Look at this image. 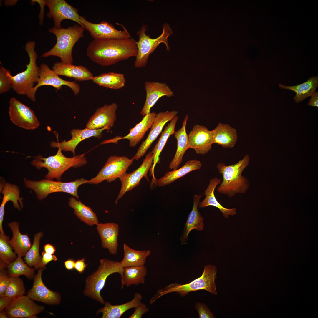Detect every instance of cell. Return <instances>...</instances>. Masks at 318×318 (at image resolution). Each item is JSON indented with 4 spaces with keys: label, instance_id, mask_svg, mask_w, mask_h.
Returning a JSON list of instances; mask_svg holds the SVG:
<instances>
[{
    "label": "cell",
    "instance_id": "cell-23",
    "mask_svg": "<svg viewBox=\"0 0 318 318\" xmlns=\"http://www.w3.org/2000/svg\"><path fill=\"white\" fill-rule=\"evenodd\" d=\"M97 229L100 235L103 247L107 249L112 254H116L118 249V225L113 223H98Z\"/></svg>",
    "mask_w": 318,
    "mask_h": 318
},
{
    "label": "cell",
    "instance_id": "cell-46",
    "mask_svg": "<svg viewBox=\"0 0 318 318\" xmlns=\"http://www.w3.org/2000/svg\"><path fill=\"white\" fill-rule=\"evenodd\" d=\"M5 269L0 271V297L4 296L8 286L10 276Z\"/></svg>",
    "mask_w": 318,
    "mask_h": 318
},
{
    "label": "cell",
    "instance_id": "cell-47",
    "mask_svg": "<svg viewBox=\"0 0 318 318\" xmlns=\"http://www.w3.org/2000/svg\"><path fill=\"white\" fill-rule=\"evenodd\" d=\"M135 308L134 312L128 318H141L144 314L149 310L146 304L141 302Z\"/></svg>",
    "mask_w": 318,
    "mask_h": 318
},
{
    "label": "cell",
    "instance_id": "cell-21",
    "mask_svg": "<svg viewBox=\"0 0 318 318\" xmlns=\"http://www.w3.org/2000/svg\"><path fill=\"white\" fill-rule=\"evenodd\" d=\"M108 129L107 128L97 130L86 128L83 129H73L70 131L72 138L69 140L60 143L52 141L50 142V145L52 148H59L62 151H71L75 155L76 147L80 142L92 137L100 139L102 136V131Z\"/></svg>",
    "mask_w": 318,
    "mask_h": 318
},
{
    "label": "cell",
    "instance_id": "cell-33",
    "mask_svg": "<svg viewBox=\"0 0 318 318\" xmlns=\"http://www.w3.org/2000/svg\"><path fill=\"white\" fill-rule=\"evenodd\" d=\"M202 166L199 160H189L179 169L166 173L163 176L156 181V184L159 187L169 185L190 172L200 169Z\"/></svg>",
    "mask_w": 318,
    "mask_h": 318
},
{
    "label": "cell",
    "instance_id": "cell-26",
    "mask_svg": "<svg viewBox=\"0 0 318 318\" xmlns=\"http://www.w3.org/2000/svg\"><path fill=\"white\" fill-rule=\"evenodd\" d=\"M211 132L213 144L224 148H232L235 146L238 139L237 132L230 125L219 123Z\"/></svg>",
    "mask_w": 318,
    "mask_h": 318
},
{
    "label": "cell",
    "instance_id": "cell-29",
    "mask_svg": "<svg viewBox=\"0 0 318 318\" xmlns=\"http://www.w3.org/2000/svg\"><path fill=\"white\" fill-rule=\"evenodd\" d=\"M156 113L150 112L146 115L139 123L130 130V133L123 137H119L115 139L117 141L122 139L129 140V145L131 147H135L142 139L148 129L151 128L154 121Z\"/></svg>",
    "mask_w": 318,
    "mask_h": 318
},
{
    "label": "cell",
    "instance_id": "cell-6",
    "mask_svg": "<svg viewBox=\"0 0 318 318\" xmlns=\"http://www.w3.org/2000/svg\"><path fill=\"white\" fill-rule=\"evenodd\" d=\"M35 42H28L25 47L29 59V63L26 65V69L14 76L6 69V75L12 84V88L19 95H26L27 92L33 88L34 84L37 82L39 77V67L36 64L37 54L35 50Z\"/></svg>",
    "mask_w": 318,
    "mask_h": 318
},
{
    "label": "cell",
    "instance_id": "cell-27",
    "mask_svg": "<svg viewBox=\"0 0 318 318\" xmlns=\"http://www.w3.org/2000/svg\"><path fill=\"white\" fill-rule=\"evenodd\" d=\"M202 196V195L195 194L193 196V207L188 216L183 232L180 237L182 244L187 243L188 234L192 230L194 229L201 231L203 228V219L198 210V206Z\"/></svg>",
    "mask_w": 318,
    "mask_h": 318
},
{
    "label": "cell",
    "instance_id": "cell-4",
    "mask_svg": "<svg viewBox=\"0 0 318 318\" xmlns=\"http://www.w3.org/2000/svg\"><path fill=\"white\" fill-rule=\"evenodd\" d=\"M84 30L83 27L78 24L67 28H50L48 31L55 35L56 42L51 49L44 53L42 57L57 56L60 58L62 62L72 64L73 47L79 39L84 37Z\"/></svg>",
    "mask_w": 318,
    "mask_h": 318
},
{
    "label": "cell",
    "instance_id": "cell-28",
    "mask_svg": "<svg viewBox=\"0 0 318 318\" xmlns=\"http://www.w3.org/2000/svg\"><path fill=\"white\" fill-rule=\"evenodd\" d=\"M188 118V115L185 117L182 127L175 131L174 136L177 141V148L175 155L170 162L169 168L171 170H175L178 168L182 162L183 157L186 151L190 148L188 138L186 130L187 122Z\"/></svg>",
    "mask_w": 318,
    "mask_h": 318
},
{
    "label": "cell",
    "instance_id": "cell-22",
    "mask_svg": "<svg viewBox=\"0 0 318 318\" xmlns=\"http://www.w3.org/2000/svg\"><path fill=\"white\" fill-rule=\"evenodd\" d=\"M190 148L198 154L204 155L208 153L213 144L211 131L206 127L194 125L188 135Z\"/></svg>",
    "mask_w": 318,
    "mask_h": 318
},
{
    "label": "cell",
    "instance_id": "cell-19",
    "mask_svg": "<svg viewBox=\"0 0 318 318\" xmlns=\"http://www.w3.org/2000/svg\"><path fill=\"white\" fill-rule=\"evenodd\" d=\"M117 108V104L113 103L97 108L89 118L86 128L93 130L107 128L110 130L116 120Z\"/></svg>",
    "mask_w": 318,
    "mask_h": 318
},
{
    "label": "cell",
    "instance_id": "cell-13",
    "mask_svg": "<svg viewBox=\"0 0 318 318\" xmlns=\"http://www.w3.org/2000/svg\"><path fill=\"white\" fill-rule=\"evenodd\" d=\"M46 5L49 9L47 14L49 18L53 19L54 27L61 28V23L65 19H69L77 23L83 27L81 21L80 16L78 9L64 0H47Z\"/></svg>",
    "mask_w": 318,
    "mask_h": 318
},
{
    "label": "cell",
    "instance_id": "cell-54",
    "mask_svg": "<svg viewBox=\"0 0 318 318\" xmlns=\"http://www.w3.org/2000/svg\"><path fill=\"white\" fill-rule=\"evenodd\" d=\"M75 262L72 259L68 260L64 262L66 268L68 270H72L74 267Z\"/></svg>",
    "mask_w": 318,
    "mask_h": 318
},
{
    "label": "cell",
    "instance_id": "cell-43",
    "mask_svg": "<svg viewBox=\"0 0 318 318\" xmlns=\"http://www.w3.org/2000/svg\"><path fill=\"white\" fill-rule=\"evenodd\" d=\"M25 293V289L23 280L19 276H10L4 296L14 298Z\"/></svg>",
    "mask_w": 318,
    "mask_h": 318
},
{
    "label": "cell",
    "instance_id": "cell-48",
    "mask_svg": "<svg viewBox=\"0 0 318 318\" xmlns=\"http://www.w3.org/2000/svg\"><path fill=\"white\" fill-rule=\"evenodd\" d=\"M42 259L41 262V268L45 267V266L50 261H56L57 258L54 255L47 253L44 251H42Z\"/></svg>",
    "mask_w": 318,
    "mask_h": 318
},
{
    "label": "cell",
    "instance_id": "cell-20",
    "mask_svg": "<svg viewBox=\"0 0 318 318\" xmlns=\"http://www.w3.org/2000/svg\"><path fill=\"white\" fill-rule=\"evenodd\" d=\"M146 97L140 114L144 117L150 112V110L158 100L162 97H170L174 95L173 92L165 83L147 81L145 82Z\"/></svg>",
    "mask_w": 318,
    "mask_h": 318
},
{
    "label": "cell",
    "instance_id": "cell-49",
    "mask_svg": "<svg viewBox=\"0 0 318 318\" xmlns=\"http://www.w3.org/2000/svg\"><path fill=\"white\" fill-rule=\"evenodd\" d=\"M35 2H37L40 5V11L39 16V24L42 25L43 23V21L44 18V7L46 5V0H32L31 4H34Z\"/></svg>",
    "mask_w": 318,
    "mask_h": 318
},
{
    "label": "cell",
    "instance_id": "cell-45",
    "mask_svg": "<svg viewBox=\"0 0 318 318\" xmlns=\"http://www.w3.org/2000/svg\"><path fill=\"white\" fill-rule=\"evenodd\" d=\"M195 308L198 312L200 318H216L208 307L203 303L197 302Z\"/></svg>",
    "mask_w": 318,
    "mask_h": 318
},
{
    "label": "cell",
    "instance_id": "cell-52",
    "mask_svg": "<svg viewBox=\"0 0 318 318\" xmlns=\"http://www.w3.org/2000/svg\"><path fill=\"white\" fill-rule=\"evenodd\" d=\"M311 98L309 100L308 105L309 106L318 107V93L315 91L311 96Z\"/></svg>",
    "mask_w": 318,
    "mask_h": 318
},
{
    "label": "cell",
    "instance_id": "cell-9",
    "mask_svg": "<svg viewBox=\"0 0 318 318\" xmlns=\"http://www.w3.org/2000/svg\"><path fill=\"white\" fill-rule=\"evenodd\" d=\"M88 182L87 180L83 178L69 182L55 181L46 178L35 181L24 178L23 180L25 186L33 190L39 201L46 198L49 194L57 192L69 193L78 199L77 191L79 187L87 183Z\"/></svg>",
    "mask_w": 318,
    "mask_h": 318
},
{
    "label": "cell",
    "instance_id": "cell-53",
    "mask_svg": "<svg viewBox=\"0 0 318 318\" xmlns=\"http://www.w3.org/2000/svg\"><path fill=\"white\" fill-rule=\"evenodd\" d=\"M43 249L44 251L51 254H53L56 251L54 246L49 244H46L44 246Z\"/></svg>",
    "mask_w": 318,
    "mask_h": 318
},
{
    "label": "cell",
    "instance_id": "cell-25",
    "mask_svg": "<svg viewBox=\"0 0 318 318\" xmlns=\"http://www.w3.org/2000/svg\"><path fill=\"white\" fill-rule=\"evenodd\" d=\"M52 70L58 75L73 78L77 81L92 80L94 77L91 72L82 65L57 62L54 64Z\"/></svg>",
    "mask_w": 318,
    "mask_h": 318
},
{
    "label": "cell",
    "instance_id": "cell-5",
    "mask_svg": "<svg viewBox=\"0 0 318 318\" xmlns=\"http://www.w3.org/2000/svg\"><path fill=\"white\" fill-rule=\"evenodd\" d=\"M58 148L55 155L44 158L38 155L31 163L37 169L44 168L47 170L46 178L50 180L56 178L60 181L62 175L66 171L71 167L77 168L85 165L87 160L84 154L67 157L62 153L61 149Z\"/></svg>",
    "mask_w": 318,
    "mask_h": 318
},
{
    "label": "cell",
    "instance_id": "cell-1",
    "mask_svg": "<svg viewBox=\"0 0 318 318\" xmlns=\"http://www.w3.org/2000/svg\"><path fill=\"white\" fill-rule=\"evenodd\" d=\"M138 53L136 41L131 37L94 39L86 49L87 55L90 60L103 66L136 57Z\"/></svg>",
    "mask_w": 318,
    "mask_h": 318
},
{
    "label": "cell",
    "instance_id": "cell-36",
    "mask_svg": "<svg viewBox=\"0 0 318 318\" xmlns=\"http://www.w3.org/2000/svg\"><path fill=\"white\" fill-rule=\"evenodd\" d=\"M147 273V269L144 265L124 268L120 275L121 288L122 289L124 285L127 287L132 285L144 284Z\"/></svg>",
    "mask_w": 318,
    "mask_h": 318
},
{
    "label": "cell",
    "instance_id": "cell-37",
    "mask_svg": "<svg viewBox=\"0 0 318 318\" xmlns=\"http://www.w3.org/2000/svg\"><path fill=\"white\" fill-rule=\"evenodd\" d=\"M123 258L120 262L124 268L144 265L147 257L150 252L148 250H136L130 248L125 244H123Z\"/></svg>",
    "mask_w": 318,
    "mask_h": 318
},
{
    "label": "cell",
    "instance_id": "cell-32",
    "mask_svg": "<svg viewBox=\"0 0 318 318\" xmlns=\"http://www.w3.org/2000/svg\"><path fill=\"white\" fill-rule=\"evenodd\" d=\"M1 192L3 195L1 204L0 207V229H3L2 222L4 214V207L9 201L13 203L14 207L21 210L23 207V198L19 196L20 191L18 187L9 183L4 185Z\"/></svg>",
    "mask_w": 318,
    "mask_h": 318
},
{
    "label": "cell",
    "instance_id": "cell-30",
    "mask_svg": "<svg viewBox=\"0 0 318 318\" xmlns=\"http://www.w3.org/2000/svg\"><path fill=\"white\" fill-rule=\"evenodd\" d=\"M8 226L13 234L11 239L8 241L9 244L18 256L21 257L25 256L32 246L30 238L27 234H22L20 232L18 222H10Z\"/></svg>",
    "mask_w": 318,
    "mask_h": 318
},
{
    "label": "cell",
    "instance_id": "cell-7",
    "mask_svg": "<svg viewBox=\"0 0 318 318\" xmlns=\"http://www.w3.org/2000/svg\"><path fill=\"white\" fill-rule=\"evenodd\" d=\"M123 269L120 262L105 258L101 259L98 269L86 280L84 294L105 304V302L100 292L105 286L107 278L114 273H118L121 275Z\"/></svg>",
    "mask_w": 318,
    "mask_h": 318
},
{
    "label": "cell",
    "instance_id": "cell-2",
    "mask_svg": "<svg viewBox=\"0 0 318 318\" xmlns=\"http://www.w3.org/2000/svg\"><path fill=\"white\" fill-rule=\"evenodd\" d=\"M250 157L245 155L237 163L228 165L219 163L216 165L219 173L223 176L222 181L217 188L219 193L232 198L237 194L245 193L249 187L248 179L242 175L244 170L249 165Z\"/></svg>",
    "mask_w": 318,
    "mask_h": 318
},
{
    "label": "cell",
    "instance_id": "cell-14",
    "mask_svg": "<svg viewBox=\"0 0 318 318\" xmlns=\"http://www.w3.org/2000/svg\"><path fill=\"white\" fill-rule=\"evenodd\" d=\"M44 307L37 304L26 295L15 298L5 309L8 318H36L37 315L43 311Z\"/></svg>",
    "mask_w": 318,
    "mask_h": 318
},
{
    "label": "cell",
    "instance_id": "cell-41",
    "mask_svg": "<svg viewBox=\"0 0 318 318\" xmlns=\"http://www.w3.org/2000/svg\"><path fill=\"white\" fill-rule=\"evenodd\" d=\"M25 264L21 257L18 256L13 262L8 264L7 272L10 276L24 275L29 279L32 280L35 276V271Z\"/></svg>",
    "mask_w": 318,
    "mask_h": 318
},
{
    "label": "cell",
    "instance_id": "cell-15",
    "mask_svg": "<svg viewBox=\"0 0 318 318\" xmlns=\"http://www.w3.org/2000/svg\"><path fill=\"white\" fill-rule=\"evenodd\" d=\"M154 155L151 151L146 156L142 164L138 169L132 173H126L119 178L121 183V187L115 203H117L118 200L126 192L138 186L143 177H144L148 181H149L147 174L152 165Z\"/></svg>",
    "mask_w": 318,
    "mask_h": 318
},
{
    "label": "cell",
    "instance_id": "cell-31",
    "mask_svg": "<svg viewBox=\"0 0 318 318\" xmlns=\"http://www.w3.org/2000/svg\"><path fill=\"white\" fill-rule=\"evenodd\" d=\"M142 299V295L137 293L133 299L122 304L112 305L106 302L104 307L99 309L97 313L102 314V318H119L126 311L137 306L141 303Z\"/></svg>",
    "mask_w": 318,
    "mask_h": 318
},
{
    "label": "cell",
    "instance_id": "cell-3",
    "mask_svg": "<svg viewBox=\"0 0 318 318\" xmlns=\"http://www.w3.org/2000/svg\"><path fill=\"white\" fill-rule=\"evenodd\" d=\"M217 269L214 265L205 266L201 276L190 283L182 284L172 283L165 288L159 289L151 299L150 304H152L161 297L172 292H176L184 297L189 292L199 290H205L213 295H217V292L215 283L217 278Z\"/></svg>",
    "mask_w": 318,
    "mask_h": 318
},
{
    "label": "cell",
    "instance_id": "cell-55",
    "mask_svg": "<svg viewBox=\"0 0 318 318\" xmlns=\"http://www.w3.org/2000/svg\"><path fill=\"white\" fill-rule=\"evenodd\" d=\"M0 318H8L5 311L3 310L1 312H0Z\"/></svg>",
    "mask_w": 318,
    "mask_h": 318
},
{
    "label": "cell",
    "instance_id": "cell-40",
    "mask_svg": "<svg viewBox=\"0 0 318 318\" xmlns=\"http://www.w3.org/2000/svg\"><path fill=\"white\" fill-rule=\"evenodd\" d=\"M43 236V233L41 231L34 235L32 246L24 258L27 265L30 267L34 266L35 269L41 268L42 256L39 254V247L40 240Z\"/></svg>",
    "mask_w": 318,
    "mask_h": 318
},
{
    "label": "cell",
    "instance_id": "cell-17",
    "mask_svg": "<svg viewBox=\"0 0 318 318\" xmlns=\"http://www.w3.org/2000/svg\"><path fill=\"white\" fill-rule=\"evenodd\" d=\"M178 113L177 111L173 110L160 112L156 114L149 134L132 158L134 160H138L145 155L152 143L161 132L165 124L171 121Z\"/></svg>",
    "mask_w": 318,
    "mask_h": 318
},
{
    "label": "cell",
    "instance_id": "cell-44",
    "mask_svg": "<svg viewBox=\"0 0 318 318\" xmlns=\"http://www.w3.org/2000/svg\"><path fill=\"white\" fill-rule=\"evenodd\" d=\"M11 88L12 84L7 76L6 69L1 65L0 68V93L6 92Z\"/></svg>",
    "mask_w": 318,
    "mask_h": 318
},
{
    "label": "cell",
    "instance_id": "cell-34",
    "mask_svg": "<svg viewBox=\"0 0 318 318\" xmlns=\"http://www.w3.org/2000/svg\"><path fill=\"white\" fill-rule=\"evenodd\" d=\"M178 119V116H175L165 127L158 142L151 151L154 155V160L153 165L150 169V174L153 176V181L156 180L154 175V168L156 164L160 162L159 156L168 138L171 135L174 134L175 126Z\"/></svg>",
    "mask_w": 318,
    "mask_h": 318
},
{
    "label": "cell",
    "instance_id": "cell-24",
    "mask_svg": "<svg viewBox=\"0 0 318 318\" xmlns=\"http://www.w3.org/2000/svg\"><path fill=\"white\" fill-rule=\"evenodd\" d=\"M221 182V179L217 177L209 180V184L204 193L205 196V198L202 201L200 202L198 206L200 208H204L208 206L215 207L219 210L225 218H227L229 216H234L236 214V208H225L216 199L214 195V190L216 186Z\"/></svg>",
    "mask_w": 318,
    "mask_h": 318
},
{
    "label": "cell",
    "instance_id": "cell-51",
    "mask_svg": "<svg viewBox=\"0 0 318 318\" xmlns=\"http://www.w3.org/2000/svg\"><path fill=\"white\" fill-rule=\"evenodd\" d=\"M85 259L82 258L81 259L77 260L75 263L74 268L80 273H82L87 265L85 264Z\"/></svg>",
    "mask_w": 318,
    "mask_h": 318
},
{
    "label": "cell",
    "instance_id": "cell-12",
    "mask_svg": "<svg viewBox=\"0 0 318 318\" xmlns=\"http://www.w3.org/2000/svg\"><path fill=\"white\" fill-rule=\"evenodd\" d=\"M9 114L11 121L21 128L33 130L40 125L33 111L14 97L11 98L9 101Z\"/></svg>",
    "mask_w": 318,
    "mask_h": 318
},
{
    "label": "cell",
    "instance_id": "cell-16",
    "mask_svg": "<svg viewBox=\"0 0 318 318\" xmlns=\"http://www.w3.org/2000/svg\"><path fill=\"white\" fill-rule=\"evenodd\" d=\"M80 19L83 27L89 32L94 39L131 37L129 32L123 24L116 23L122 26L124 29L123 30L121 31L116 29L112 24L106 21L95 24L88 21L82 16H80Z\"/></svg>",
    "mask_w": 318,
    "mask_h": 318
},
{
    "label": "cell",
    "instance_id": "cell-11",
    "mask_svg": "<svg viewBox=\"0 0 318 318\" xmlns=\"http://www.w3.org/2000/svg\"><path fill=\"white\" fill-rule=\"evenodd\" d=\"M39 77L37 84L29 90L26 94L33 101H36L35 94L37 89L43 85L51 86L57 90L61 89L62 85H66L72 90L74 95L79 93L80 87L78 84L74 81H69L62 79L53 70L50 69L47 64H42L39 67Z\"/></svg>",
    "mask_w": 318,
    "mask_h": 318
},
{
    "label": "cell",
    "instance_id": "cell-38",
    "mask_svg": "<svg viewBox=\"0 0 318 318\" xmlns=\"http://www.w3.org/2000/svg\"><path fill=\"white\" fill-rule=\"evenodd\" d=\"M92 80L100 86L114 90L122 88L126 83L124 74L113 72L102 73L94 77Z\"/></svg>",
    "mask_w": 318,
    "mask_h": 318
},
{
    "label": "cell",
    "instance_id": "cell-35",
    "mask_svg": "<svg viewBox=\"0 0 318 318\" xmlns=\"http://www.w3.org/2000/svg\"><path fill=\"white\" fill-rule=\"evenodd\" d=\"M279 86L281 89H288L296 93L294 97L297 103L301 102L309 96H311L315 91L318 86V77L315 76L309 78L306 82L294 86H286L279 84Z\"/></svg>",
    "mask_w": 318,
    "mask_h": 318
},
{
    "label": "cell",
    "instance_id": "cell-50",
    "mask_svg": "<svg viewBox=\"0 0 318 318\" xmlns=\"http://www.w3.org/2000/svg\"><path fill=\"white\" fill-rule=\"evenodd\" d=\"M14 298L6 296L0 297V312L4 310L9 306L12 302Z\"/></svg>",
    "mask_w": 318,
    "mask_h": 318
},
{
    "label": "cell",
    "instance_id": "cell-10",
    "mask_svg": "<svg viewBox=\"0 0 318 318\" xmlns=\"http://www.w3.org/2000/svg\"><path fill=\"white\" fill-rule=\"evenodd\" d=\"M134 160L125 156H111L95 177L88 180L89 184H97L105 180L110 183L126 174Z\"/></svg>",
    "mask_w": 318,
    "mask_h": 318
},
{
    "label": "cell",
    "instance_id": "cell-18",
    "mask_svg": "<svg viewBox=\"0 0 318 318\" xmlns=\"http://www.w3.org/2000/svg\"><path fill=\"white\" fill-rule=\"evenodd\" d=\"M45 267L38 269L34 278L32 289L27 292L26 295L33 300L40 302L49 305H57L60 303V294L51 290L43 283L42 274Z\"/></svg>",
    "mask_w": 318,
    "mask_h": 318
},
{
    "label": "cell",
    "instance_id": "cell-42",
    "mask_svg": "<svg viewBox=\"0 0 318 318\" xmlns=\"http://www.w3.org/2000/svg\"><path fill=\"white\" fill-rule=\"evenodd\" d=\"M9 236L5 234L0 233V260L8 264L14 261L17 257L9 244Z\"/></svg>",
    "mask_w": 318,
    "mask_h": 318
},
{
    "label": "cell",
    "instance_id": "cell-8",
    "mask_svg": "<svg viewBox=\"0 0 318 318\" xmlns=\"http://www.w3.org/2000/svg\"><path fill=\"white\" fill-rule=\"evenodd\" d=\"M147 28V25L143 23L140 30L136 32L139 40L136 41L138 53L134 62V66L135 68L145 67L150 54L161 43L165 44L167 50H170L168 43V38L172 34L173 32L168 24L166 23L164 24L162 34L155 39L150 38L149 34L146 35V31Z\"/></svg>",
    "mask_w": 318,
    "mask_h": 318
},
{
    "label": "cell",
    "instance_id": "cell-39",
    "mask_svg": "<svg viewBox=\"0 0 318 318\" xmlns=\"http://www.w3.org/2000/svg\"><path fill=\"white\" fill-rule=\"evenodd\" d=\"M69 205L74 210V213L82 221L87 225L92 226L98 224L97 216L89 207L83 204L80 200H77L74 197L69 199Z\"/></svg>",
    "mask_w": 318,
    "mask_h": 318
}]
</instances>
